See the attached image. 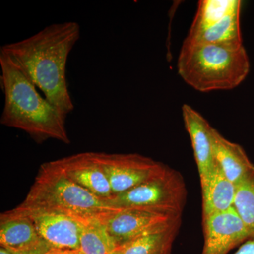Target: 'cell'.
Returning <instances> with one entry per match:
<instances>
[{"label": "cell", "instance_id": "cell-1", "mask_svg": "<svg viewBox=\"0 0 254 254\" xmlns=\"http://www.w3.org/2000/svg\"><path fill=\"white\" fill-rule=\"evenodd\" d=\"M80 36L81 28L76 21L53 23L33 36L0 48L66 116L74 110L66 80V64Z\"/></svg>", "mask_w": 254, "mask_h": 254}, {"label": "cell", "instance_id": "cell-2", "mask_svg": "<svg viewBox=\"0 0 254 254\" xmlns=\"http://www.w3.org/2000/svg\"><path fill=\"white\" fill-rule=\"evenodd\" d=\"M0 66L4 94L0 123L22 130L39 144L49 139L69 144L66 115L41 96L14 60L1 50Z\"/></svg>", "mask_w": 254, "mask_h": 254}, {"label": "cell", "instance_id": "cell-3", "mask_svg": "<svg viewBox=\"0 0 254 254\" xmlns=\"http://www.w3.org/2000/svg\"><path fill=\"white\" fill-rule=\"evenodd\" d=\"M180 77L196 91H227L240 86L250 71L244 46L184 42L177 60Z\"/></svg>", "mask_w": 254, "mask_h": 254}, {"label": "cell", "instance_id": "cell-4", "mask_svg": "<svg viewBox=\"0 0 254 254\" xmlns=\"http://www.w3.org/2000/svg\"><path fill=\"white\" fill-rule=\"evenodd\" d=\"M16 208L74 218L98 217L118 208L70 180L58 160L41 165L26 198Z\"/></svg>", "mask_w": 254, "mask_h": 254}, {"label": "cell", "instance_id": "cell-5", "mask_svg": "<svg viewBox=\"0 0 254 254\" xmlns=\"http://www.w3.org/2000/svg\"><path fill=\"white\" fill-rule=\"evenodd\" d=\"M187 189L185 179L167 165L163 173L132 190L108 200L118 208H137L166 215L182 216L186 206Z\"/></svg>", "mask_w": 254, "mask_h": 254}, {"label": "cell", "instance_id": "cell-6", "mask_svg": "<svg viewBox=\"0 0 254 254\" xmlns=\"http://www.w3.org/2000/svg\"><path fill=\"white\" fill-rule=\"evenodd\" d=\"M240 0H201L184 42L188 43L240 46Z\"/></svg>", "mask_w": 254, "mask_h": 254}, {"label": "cell", "instance_id": "cell-7", "mask_svg": "<svg viewBox=\"0 0 254 254\" xmlns=\"http://www.w3.org/2000/svg\"><path fill=\"white\" fill-rule=\"evenodd\" d=\"M115 246L181 225L182 216L137 208H118L98 215Z\"/></svg>", "mask_w": 254, "mask_h": 254}, {"label": "cell", "instance_id": "cell-8", "mask_svg": "<svg viewBox=\"0 0 254 254\" xmlns=\"http://www.w3.org/2000/svg\"><path fill=\"white\" fill-rule=\"evenodd\" d=\"M113 195L125 193L163 173L167 165L137 153H95Z\"/></svg>", "mask_w": 254, "mask_h": 254}, {"label": "cell", "instance_id": "cell-9", "mask_svg": "<svg viewBox=\"0 0 254 254\" xmlns=\"http://www.w3.org/2000/svg\"><path fill=\"white\" fill-rule=\"evenodd\" d=\"M203 246L200 254H228L250 240L248 232L235 209L202 220Z\"/></svg>", "mask_w": 254, "mask_h": 254}, {"label": "cell", "instance_id": "cell-10", "mask_svg": "<svg viewBox=\"0 0 254 254\" xmlns=\"http://www.w3.org/2000/svg\"><path fill=\"white\" fill-rule=\"evenodd\" d=\"M19 211L26 214L34 224L42 240L51 249H79L82 230L79 219L56 213Z\"/></svg>", "mask_w": 254, "mask_h": 254}, {"label": "cell", "instance_id": "cell-11", "mask_svg": "<svg viewBox=\"0 0 254 254\" xmlns=\"http://www.w3.org/2000/svg\"><path fill=\"white\" fill-rule=\"evenodd\" d=\"M58 162L64 173L76 185L102 199L113 197L110 182L95 152L77 153L59 159Z\"/></svg>", "mask_w": 254, "mask_h": 254}, {"label": "cell", "instance_id": "cell-12", "mask_svg": "<svg viewBox=\"0 0 254 254\" xmlns=\"http://www.w3.org/2000/svg\"><path fill=\"white\" fill-rule=\"evenodd\" d=\"M182 117L190 136L200 182L208 178L216 165L214 155L213 127L191 106L184 104Z\"/></svg>", "mask_w": 254, "mask_h": 254}, {"label": "cell", "instance_id": "cell-13", "mask_svg": "<svg viewBox=\"0 0 254 254\" xmlns=\"http://www.w3.org/2000/svg\"><path fill=\"white\" fill-rule=\"evenodd\" d=\"M0 245L14 251L50 248L42 240L31 219L16 208L0 215Z\"/></svg>", "mask_w": 254, "mask_h": 254}, {"label": "cell", "instance_id": "cell-14", "mask_svg": "<svg viewBox=\"0 0 254 254\" xmlns=\"http://www.w3.org/2000/svg\"><path fill=\"white\" fill-rule=\"evenodd\" d=\"M213 142L217 165L230 182L237 186L254 178V165L240 145L229 141L215 128Z\"/></svg>", "mask_w": 254, "mask_h": 254}, {"label": "cell", "instance_id": "cell-15", "mask_svg": "<svg viewBox=\"0 0 254 254\" xmlns=\"http://www.w3.org/2000/svg\"><path fill=\"white\" fill-rule=\"evenodd\" d=\"M200 183L202 220L233 208L237 186L227 178L217 163L208 178Z\"/></svg>", "mask_w": 254, "mask_h": 254}, {"label": "cell", "instance_id": "cell-16", "mask_svg": "<svg viewBox=\"0 0 254 254\" xmlns=\"http://www.w3.org/2000/svg\"><path fill=\"white\" fill-rule=\"evenodd\" d=\"M181 225L138 237L115 247L111 254H167L173 252Z\"/></svg>", "mask_w": 254, "mask_h": 254}, {"label": "cell", "instance_id": "cell-17", "mask_svg": "<svg viewBox=\"0 0 254 254\" xmlns=\"http://www.w3.org/2000/svg\"><path fill=\"white\" fill-rule=\"evenodd\" d=\"M81 222L80 250L84 254H111L115 244L98 217L77 218Z\"/></svg>", "mask_w": 254, "mask_h": 254}, {"label": "cell", "instance_id": "cell-18", "mask_svg": "<svg viewBox=\"0 0 254 254\" xmlns=\"http://www.w3.org/2000/svg\"><path fill=\"white\" fill-rule=\"evenodd\" d=\"M234 208L242 219L250 240L254 241V178L237 185Z\"/></svg>", "mask_w": 254, "mask_h": 254}, {"label": "cell", "instance_id": "cell-19", "mask_svg": "<svg viewBox=\"0 0 254 254\" xmlns=\"http://www.w3.org/2000/svg\"><path fill=\"white\" fill-rule=\"evenodd\" d=\"M234 254H254V241L248 240L245 242Z\"/></svg>", "mask_w": 254, "mask_h": 254}, {"label": "cell", "instance_id": "cell-20", "mask_svg": "<svg viewBox=\"0 0 254 254\" xmlns=\"http://www.w3.org/2000/svg\"><path fill=\"white\" fill-rule=\"evenodd\" d=\"M46 254H84L80 249H50Z\"/></svg>", "mask_w": 254, "mask_h": 254}, {"label": "cell", "instance_id": "cell-21", "mask_svg": "<svg viewBox=\"0 0 254 254\" xmlns=\"http://www.w3.org/2000/svg\"><path fill=\"white\" fill-rule=\"evenodd\" d=\"M50 250L49 247H43V248L36 249V250L14 251L9 250L11 254H46Z\"/></svg>", "mask_w": 254, "mask_h": 254}, {"label": "cell", "instance_id": "cell-22", "mask_svg": "<svg viewBox=\"0 0 254 254\" xmlns=\"http://www.w3.org/2000/svg\"><path fill=\"white\" fill-rule=\"evenodd\" d=\"M0 254H11V253L7 249L1 247H0Z\"/></svg>", "mask_w": 254, "mask_h": 254}, {"label": "cell", "instance_id": "cell-23", "mask_svg": "<svg viewBox=\"0 0 254 254\" xmlns=\"http://www.w3.org/2000/svg\"><path fill=\"white\" fill-rule=\"evenodd\" d=\"M173 254V252H172V253H169V254Z\"/></svg>", "mask_w": 254, "mask_h": 254}]
</instances>
